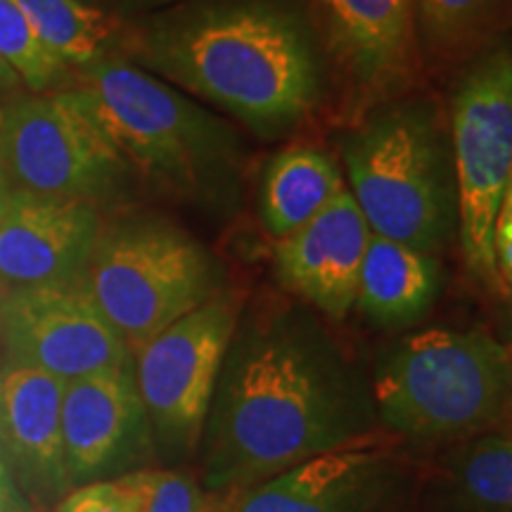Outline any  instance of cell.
<instances>
[{
    "instance_id": "obj_22",
    "label": "cell",
    "mask_w": 512,
    "mask_h": 512,
    "mask_svg": "<svg viewBox=\"0 0 512 512\" xmlns=\"http://www.w3.org/2000/svg\"><path fill=\"white\" fill-rule=\"evenodd\" d=\"M0 57L15 69L27 93L67 88L72 72L48 53L15 0H0Z\"/></svg>"
},
{
    "instance_id": "obj_13",
    "label": "cell",
    "mask_w": 512,
    "mask_h": 512,
    "mask_svg": "<svg viewBox=\"0 0 512 512\" xmlns=\"http://www.w3.org/2000/svg\"><path fill=\"white\" fill-rule=\"evenodd\" d=\"M102 223V209L88 202L10 190L0 214V283L8 290L83 283Z\"/></svg>"
},
{
    "instance_id": "obj_31",
    "label": "cell",
    "mask_w": 512,
    "mask_h": 512,
    "mask_svg": "<svg viewBox=\"0 0 512 512\" xmlns=\"http://www.w3.org/2000/svg\"><path fill=\"white\" fill-rule=\"evenodd\" d=\"M3 294V292H0ZM0 363H3V342H0Z\"/></svg>"
},
{
    "instance_id": "obj_28",
    "label": "cell",
    "mask_w": 512,
    "mask_h": 512,
    "mask_svg": "<svg viewBox=\"0 0 512 512\" xmlns=\"http://www.w3.org/2000/svg\"><path fill=\"white\" fill-rule=\"evenodd\" d=\"M22 93H27L22 86V79H19L15 69L0 57V98H17V95Z\"/></svg>"
},
{
    "instance_id": "obj_5",
    "label": "cell",
    "mask_w": 512,
    "mask_h": 512,
    "mask_svg": "<svg viewBox=\"0 0 512 512\" xmlns=\"http://www.w3.org/2000/svg\"><path fill=\"white\" fill-rule=\"evenodd\" d=\"M375 403L389 430L415 439L467 437L512 406V356L484 330H425L384 356Z\"/></svg>"
},
{
    "instance_id": "obj_16",
    "label": "cell",
    "mask_w": 512,
    "mask_h": 512,
    "mask_svg": "<svg viewBox=\"0 0 512 512\" xmlns=\"http://www.w3.org/2000/svg\"><path fill=\"white\" fill-rule=\"evenodd\" d=\"M370 230L349 190H342L323 211L278 240L275 268L287 290L332 318H344L356 306L358 273Z\"/></svg>"
},
{
    "instance_id": "obj_33",
    "label": "cell",
    "mask_w": 512,
    "mask_h": 512,
    "mask_svg": "<svg viewBox=\"0 0 512 512\" xmlns=\"http://www.w3.org/2000/svg\"><path fill=\"white\" fill-rule=\"evenodd\" d=\"M508 349H510V356H512V342H510V347H508Z\"/></svg>"
},
{
    "instance_id": "obj_25",
    "label": "cell",
    "mask_w": 512,
    "mask_h": 512,
    "mask_svg": "<svg viewBox=\"0 0 512 512\" xmlns=\"http://www.w3.org/2000/svg\"><path fill=\"white\" fill-rule=\"evenodd\" d=\"M91 8L105 12L119 22H136L140 17L152 15V12L174 8L185 0H83Z\"/></svg>"
},
{
    "instance_id": "obj_11",
    "label": "cell",
    "mask_w": 512,
    "mask_h": 512,
    "mask_svg": "<svg viewBox=\"0 0 512 512\" xmlns=\"http://www.w3.org/2000/svg\"><path fill=\"white\" fill-rule=\"evenodd\" d=\"M3 361L64 382L133 363L124 337L102 316L83 283L10 287L0 294Z\"/></svg>"
},
{
    "instance_id": "obj_2",
    "label": "cell",
    "mask_w": 512,
    "mask_h": 512,
    "mask_svg": "<svg viewBox=\"0 0 512 512\" xmlns=\"http://www.w3.org/2000/svg\"><path fill=\"white\" fill-rule=\"evenodd\" d=\"M207 418L202 486L235 498L302 460L358 437L347 384L285 325L228 349Z\"/></svg>"
},
{
    "instance_id": "obj_3",
    "label": "cell",
    "mask_w": 512,
    "mask_h": 512,
    "mask_svg": "<svg viewBox=\"0 0 512 512\" xmlns=\"http://www.w3.org/2000/svg\"><path fill=\"white\" fill-rule=\"evenodd\" d=\"M67 86L86 95L136 185L207 202L238 181L245 147L228 119L124 55L76 69Z\"/></svg>"
},
{
    "instance_id": "obj_4",
    "label": "cell",
    "mask_w": 512,
    "mask_h": 512,
    "mask_svg": "<svg viewBox=\"0 0 512 512\" xmlns=\"http://www.w3.org/2000/svg\"><path fill=\"white\" fill-rule=\"evenodd\" d=\"M349 192L373 235L434 254L458 221L448 119L422 95L382 102L339 140Z\"/></svg>"
},
{
    "instance_id": "obj_14",
    "label": "cell",
    "mask_w": 512,
    "mask_h": 512,
    "mask_svg": "<svg viewBox=\"0 0 512 512\" xmlns=\"http://www.w3.org/2000/svg\"><path fill=\"white\" fill-rule=\"evenodd\" d=\"M389 484L387 448L358 434L226 498V512H375Z\"/></svg>"
},
{
    "instance_id": "obj_18",
    "label": "cell",
    "mask_w": 512,
    "mask_h": 512,
    "mask_svg": "<svg viewBox=\"0 0 512 512\" xmlns=\"http://www.w3.org/2000/svg\"><path fill=\"white\" fill-rule=\"evenodd\" d=\"M344 188L330 152L313 143H292L268 159L261 176V219L275 240L306 226Z\"/></svg>"
},
{
    "instance_id": "obj_15",
    "label": "cell",
    "mask_w": 512,
    "mask_h": 512,
    "mask_svg": "<svg viewBox=\"0 0 512 512\" xmlns=\"http://www.w3.org/2000/svg\"><path fill=\"white\" fill-rule=\"evenodd\" d=\"M64 380L0 363V448L31 508H50L72 491L62 453Z\"/></svg>"
},
{
    "instance_id": "obj_23",
    "label": "cell",
    "mask_w": 512,
    "mask_h": 512,
    "mask_svg": "<svg viewBox=\"0 0 512 512\" xmlns=\"http://www.w3.org/2000/svg\"><path fill=\"white\" fill-rule=\"evenodd\" d=\"M152 470L74 486L50 512H145Z\"/></svg>"
},
{
    "instance_id": "obj_32",
    "label": "cell",
    "mask_w": 512,
    "mask_h": 512,
    "mask_svg": "<svg viewBox=\"0 0 512 512\" xmlns=\"http://www.w3.org/2000/svg\"><path fill=\"white\" fill-rule=\"evenodd\" d=\"M3 107H5V102H0V121H3Z\"/></svg>"
},
{
    "instance_id": "obj_10",
    "label": "cell",
    "mask_w": 512,
    "mask_h": 512,
    "mask_svg": "<svg viewBox=\"0 0 512 512\" xmlns=\"http://www.w3.org/2000/svg\"><path fill=\"white\" fill-rule=\"evenodd\" d=\"M342 114L354 124L382 102L413 91L422 74L413 0H309Z\"/></svg>"
},
{
    "instance_id": "obj_17",
    "label": "cell",
    "mask_w": 512,
    "mask_h": 512,
    "mask_svg": "<svg viewBox=\"0 0 512 512\" xmlns=\"http://www.w3.org/2000/svg\"><path fill=\"white\" fill-rule=\"evenodd\" d=\"M439 283L437 256L370 235L358 273L356 306L387 328L411 325L430 311Z\"/></svg>"
},
{
    "instance_id": "obj_26",
    "label": "cell",
    "mask_w": 512,
    "mask_h": 512,
    "mask_svg": "<svg viewBox=\"0 0 512 512\" xmlns=\"http://www.w3.org/2000/svg\"><path fill=\"white\" fill-rule=\"evenodd\" d=\"M0 512H36L19 489L3 448H0Z\"/></svg>"
},
{
    "instance_id": "obj_24",
    "label": "cell",
    "mask_w": 512,
    "mask_h": 512,
    "mask_svg": "<svg viewBox=\"0 0 512 512\" xmlns=\"http://www.w3.org/2000/svg\"><path fill=\"white\" fill-rule=\"evenodd\" d=\"M226 498L209 494L197 477L183 470H152L145 512H226Z\"/></svg>"
},
{
    "instance_id": "obj_7",
    "label": "cell",
    "mask_w": 512,
    "mask_h": 512,
    "mask_svg": "<svg viewBox=\"0 0 512 512\" xmlns=\"http://www.w3.org/2000/svg\"><path fill=\"white\" fill-rule=\"evenodd\" d=\"M0 178L10 190L88 202L102 211L136 188L124 157L74 86L5 102Z\"/></svg>"
},
{
    "instance_id": "obj_1",
    "label": "cell",
    "mask_w": 512,
    "mask_h": 512,
    "mask_svg": "<svg viewBox=\"0 0 512 512\" xmlns=\"http://www.w3.org/2000/svg\"><path fill=\"white\" fill-rule=\"evenodd\" d=\"M117 53L268 143L309 124L332 91L299 0H185L126 22Z\"/></svg>"
},
{
    "instance_id": "obj_12",
    "label": "cell",
    "mask_w": 512,
    "mask_h": 512,
    "mask_svg": "<svg viewBox=\"0 0 512 512\" xmlns=\"http://www.w3.org/2000/svg\"><path fill=\"white\" fill-rule=\"evenodd\" d=\"M152 448L133 363L64 384L62 453L72 489L143 470Z\"/></svg>"
},
{
    "instance_id": "obj_34",
    "label": "cell",
    "mask_w": 512,
    "mask_h": 512,
    "mask_svg": "<svg viewBox=\"0 0 512 512\" xmlns=\"http://www.w3.org/2000/svg\"><path fill=\"white\" fill-rule=\"evenodd\" d=\"M0 290H3V283H0Z\"/></svg>"
},
{
    "instance_id": "obj_9",
    "label": "cell",
    "mask_w": 512,
    "mask_h": 512,
    "mask_svg": "<svg viewBox=\"0 0 512 512\" xmlns=\"http://www.w3.org/2000/svg\"><path fill=\"white\" fill-rule=\"evenodd\" d=\"M238 318L240 297L221 290L133 351L152 441L169 458L188 456L200 444Z\"/></svg>"
},
{
    "instance_id": "obj_20",
    "label": "cell",
    "mask_w": 512,
    "mask_h": 512,
    "mask_svg": "<svg viewBox=\"0 0 512 512\" xmlns=\"http://www.w3.org/2000/svg\"><path fill=\"white\" fill-rule=\"evenodd\" d=\"M422 62L458 60L501 27L512 0H413Z\"/></svg>"
},
{
    "instance_id": "obj_8",
    "label": "cell",
    "mask_w": 512,
    "mask_h": 512,
    "mask_svg": "<svg viewBox=\"0 0 512 512\" xmlns=\"http://www.w3.org/2000/svg\"><path fill=\"white\" fill-rule=\"evenodd\" d=\"M460 245L484 285L503 290L494 235L512 174V48L498 43L458 74L448 105Z\"/></svg>"
},
{
    "instance_id": "obj_27",
    "label": "cell",
    "mask_w": 512,
    "mask_h": 512,
    "mask_svg": "<svg viewBox=\"0 0 512 512\" xmlns=\"http://www.w3.org/2000/svg\"><path fill=\"white\" fill-rule=\"evenodd\" d=\"M494 254H496V268L501 275V283L508 285L512 290V219L505 211H501L496 223L494 235Z\"/></svg>"
},
{
    "instance_id": "obj_30",
    "label": "cell",
    "mask_w": 512,
    "mask_h": 512,
    "mask_svg": "<svg viewBox=\"0 0 512 512\" xmlns=\"http://www.w3.org/2000/svg\"><path fill=\"white\" fill-rule=\"evenodd\" d=\"M8 197H10V188H8V185H5L3 178H0V214H3Z\"/></svg>"
},
{
    "instance_id": "obj_6",
    "label": "cell",
    "mask_w": 512,
    "mask_h": 512,
    "mask_svg": "<svg viewBox=\"0 0 512 512\" xmlns=\"http://www.w3.org/2000/svg\"><path fill=\"white\" fill-rule=\"evenodd\" d=\"M83 287L131 354L223 290L214 256L155 214L105 219Z\"/></svg>"
},
{
    "instance_id": "obj_29",
    "label": "cell",
    "mask_w": 512,
    "mask_h": 512,
    "mask_svg": "<svg viewBox=\"0 0 512 512\" xmlns=\"http://www.w3.org/2000/svg\"><path fill=\"white\" fill-rule=\"evenodd\" d=\"M501 211H505V214H508L510 219H512V174H510L508 190H505V200H503V209Z\"/></svg>"
},
{
    "instance_id": "obj_21",
    "label": "cell",
    "mask_w": 512,
    "mask_h": 512,
    "mask_svg": "<svg viewBox=\"0 0 512 512\" xmlns=\"http://www.w3.org/2000/svg\"><path fill=\"white\" fill-rule=\"evenodd\" d=\"M453 494L470 512H512V434H489L451 458Z\"/></svg>"
},
{
    "instance_id": "obj_19",
    "label": "cell",
    "mask_w": 512,
    "mask_h": 512,
    "mask_svg": "<svg viewBox=\"0 0 512 512\" xmlns=\"http://www.w3.org/2000/svg\"><path fill=\"white\" fill-rule=\"evenodd\" d=\"M36 36L69 72L117 53L126 22L91 8L83 0H15Z\"/></svg>"
}]
</instances>
